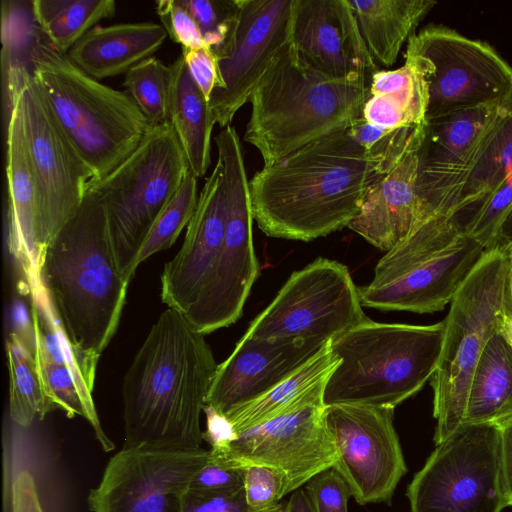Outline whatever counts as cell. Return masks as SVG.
I'll list each match as a JSON object with an SVG mask.
<instances>
[{"mask_svg":"<svg viewBox=\"0 0 512 512\" xmlns=\"http://www.w3.org/2000/svg\"><path fill=\"white\" fill-rule=\"evenodd\" d=\"M349 131L315 141L249 180L251 207L267 236L311 241L348 227L383 176Z\"/></svg>","mask_w":512,"mask_h":512,"instance_id":"1","label":"cell"},{"mask_svg":"<svg viewBox=\"0 0 512 512\" xmlns=\"http://www.w3.org/2000/svg\"><path fill=\"white\" fill-rule=\"evenodd\" d=\"M217 366L205 335L164 310L124 377V446L200 448L201 413Z\"/></svg>","mask_w":512,"mask_h":512,"instance_id":"2","label":"cell"},{"mask_svg":"<svg viewBox=\"0 0 512 512\" xmlns=\"http://www.w3.org/2000/svg\"><path fill=\"white\" fill-rule=\"evenodd\" d=\"M38 279L60 326L79 354L98 362L126 301L105 207L88 189L82 204L44 249Z\"/></svg>","mask_w":512,"mask_h":512,"instance_id":"3","label":"cell"},{"mask_svg":"<svg viewBox=\"0 0 512 512\" xmlns=\"http://www.w3.org/2000/svg\"><path fill=\"white\" fill-rule=\"evenodd\" d=\"M369 79L329 77L305 63L290 44L252 94L244 140L268 166L346 131L362 118Z\"/></svg>","mask_w":512,"mask_h":512,"instance_id":"4","label":"cell"},{"mask_svg":"<svg viewBox=\"0 0 512 512\" xmlns=\"http://www.w3.org/2000/svg\"><path fill=\"white\" fill-rule=\"evenodd\" d=\"M443 337V320L413 325L367 318L331 340L340 362L325 384L324 405L394 409L430 382Z\"/></svg>","mask_w":512,"mask_h":512,"instance_id":"5","label":"cell"},{"mask_svg":"<svg viewBox=\"0 0 512 512\" xmlns=\"http://www.w3.org/2000/svg\"><path fill=\"white\" fill-rule=\"evenodd\" d=\"M32 75L58 124L93 174L104 178L139 146L151 127L126 91L89 76L42 40Z\"/></svg>","mask_w":512,"mask_h":512,"instance_id":"6","label":"cell"},{"mask_svg":"<svg viewBox=\"0 0 512 512\" xmlns=\"http://www.w3.org/2000/svg\"><path fill=\"white\" fill-rule=\"evenodd\" d=\"M456 216L438 214L378 261L359 288L363 306L381 311H441L485 254Z\"/></svg>","mask_w":512,"mask_h":512,"instance_id":"7","label":"cell"},{"mask_svg":"<svg viewBox=\"0 0 512 512\" xmlns=\"http://www.w3.org/2000/svg\"><path fill=\"white\" fill-rule=\"evenodd\" d=\"M510 268L507 250L486 251L450 302L440 358L430 380L436 445L463 425L475 368L506 311Z\"/></svg>","mask_w":512,"mask_h":512,"instance_id":"8","label":"cell"},{"mask_svg":"<svg viewBox=\"0 0 512 512\" xmlns=\"http://www.w3.org/2000/svg\"><path fill=\"white\" fill-rule=\"evenodd\" d=\"M189 172L169 121L151 126L129 157L90 184L105 207L114 255L126 282L135 275L136 258L152 226Z\"/></svg>","mask_w":512,"mask_h":512,"instance_id":"9","label":"cell"},{"mask_svg":"<svg viewBox=\"0 0 512 512\" xmlns=\"http://www.w3.org/2000/svg\"><path fill=\"white\" fill-rule=\"evenodd\" d=\"M214 141L224 175L226 221L224 237L187 321L207 335L235 323L259 274L253 245V213L243 150L236 129L223 128Z\"/></svg>","mask_w":512,"mask_h":512,"instance_id":"10","label":"cell"},{"mask_svg":"<svg viewBox=\"0 0 512 512\" xmlns=\"http://www.w3.org/2000/svg\"><path fill=\"white\" fill-rule=\"evenodd\" d=\"M500 427L462 425L436 445L407 488L411 512H501L507 507Z\"/></svg>","mask_w":512,"mask_h":512,"instance_id":"11","label":"cell"},{"mask_svg":"<svg viewBox=\"0 0 512 512\" xmlns=\"http://www.w3.org/2000/svg\"><path fill=\"white\" fill-rule=\"evenodd\" d=\"M17 99L36 185V237L41 258L79 209L93 174L58 124L32 71L26 75Z\"/></svg>","mask_w":512,"mask_h":512,"instance_id":"12","label":"cell"},{"mask_svg":"<svg viewBox=\"0 0 512 512\" xmlns=\"http://www.w3.org/2000/svg\"><path fill=\"white\" fill-rule=\"evenodd\" d=\"M405 54L427 84V120L500 101L512 88V67L489 43L429 25L409 40Z\"/></svg>","mask_w":512,"mask_h":512,"instance_id":"13","label":"cell"},{"mask_svg":"<svg viewBox=\"0 0 512 512\" xmlns=\"http://www.w3.org/2000/svg\"><path fill=\"white\" fill-rule=\"evenodd\" d=\"M362 307L348 268L317 258L291 274L245 335L265 340H333L367 319Z\"/></svg>","mask_w":512,"mask_h":512,"instance_id":"14","label":"cell"},{"mask_svg":"<svg viewBox=\"0 0 512 512\" xmlns=\"http://www.w3.org/2000/svg\"><path fill=\"white\" fill-rule=\"evenodd\" d=\"M296 0H236L226 40L214 53L218 84L209 98L216 124L229 126L275 59L291 44Z\"/></svg>","mask_w":512,"mask_h":512,"instance_id":"15","label":"cell"},{"mask_svg":"<svg viewBox=\"0 0 512 512\" xmlns=\"http://www.w3.org/2000/svg\"><path fill=\"white\" fill-rule=\"evenodd\" d=\"M210 450L124 446L88 496L93 512H182V499Z\"/></svg>","mask_w":512,"mask_h":512,"instance_id":"16","label":"cell"},{"mask_svg":"<svg viewBox=\"0 0 512 512\" xmlns=\"http://www.w3.org/2000/svg\"><path fill=\"white\" fill-rule=\"evenodd\" d=\"M393 416L391 408L325 406V424L337 451L333 469L360 505L390 503L407 472Z\"/></svg>","mask_w":512,"mask_h":512,"instance_id":"17","label":"cell"},{"mask_svg":"<svg viewBox=\"0 0 512 512\" xmlns=\"http://www.w3.org/2000/svg\"><path fill=\"white\" fill-rule=\"evenodd\" d=\"M324 409L323 402L301 405L239 433L227 449L210 451L211 456L231 467L273 468L286 478L287 494L293 492L337 461Z\"/></svg>","mask_w":512,"mask_h":512,"instance_id":"18","label":"cell"},{"mask_svg":"<svg viewBox=\"0 0 512 512\" xmlns=\"http://www.w3.org/2000/svg\"><path fill=\"white\" fill-rule=\"evenodd\" d=\"M331 340L275 339L246 336L218 364L206 405L228 415L259 398L294 374Z\"/></svg>","mask_w":512,"mask_h":512,"instance_id":"19","label":"cell"},{"mask_svg":"<svg viewBox=\"0 0 512 512\" xmlns=\"http://www.w3.org/2000/svg\"><path fill=\"white\" fill-rule=\"evenodd\" d=\"M500 101L427 120L418 152L416 185L419 194L437 213L454 216L468 159Z\"/></svg>","mask_w":512,"mask_h":512,"instance_id":"20","label":"cell"},{"mask_svg":"<svg viewBox=\"0 0 512 512\" xmlns=\"http://www.w3.org/2000/svg\"><path fill=\"white\" fill-rule=\"evenodd\" d=\"M226 221L224 175L217 160L199 193L178 253L164 266L161 300L186 320L192 314L221 247Z\"/></svg>","mask_w":512,"mask_h":512,"instance_id":"21","label":"cell"},{"mask_svg":"<svg viewBox=\"0 0 512 512\" xmlns=\"http://www.w3.org/2000/svg\"><path fill=\"white\" fill-rule=\"evenodd\" d=\"M291 45L317 71L337 79L378 71L348 0H296Z\"/></svg>","mask_w":512,"mask_h":512,"instance_id":"22","label":"cell"},{"mask_svg":"<svg viewBox=\"0 0 512 512\" xmlns=\"http://www.w3.org/2000/svg\"><path fill=\"white\" fill-rule=\"evenodd\" d=\"M418 152L405 156L368 190L359 214L348 225L383 251L439 214L418 192Z\"/></svg>","mask_w":512,"mask_h":512,"instance_id":"23","label":"cell"},{"mask_svg":"<svg viewBox=\"0 0 512 512\" xmlns=\"http://www.w3.org/2000/svg\"><path fill=\"white\" fill-rule=\"evenodd\" d=\"M6 178L8 247L21 267L28 286H31L39 282L36 185L26 152L18 99L6 126Z\"/></svg>","mask_w":512,"mask_h":512,"instance_id":"24","label":"cell"},{"mask_svg":"<svg viewBox=\"0 0 512 512\" xmlns=\"http://www.w3.org/2000/svg\"><path fill=\"white\" fill-rule=\"evenodd\" d=\"M168 37L153 22L96 25L70 49L68 58L96 80L126 74L160 49Z\"/></svg>","mask_w":512,"mask_h":512,"instance_id":"25","label":"cell"},{"mask_svg":"<svg viewBox=\"0 0 512 512\" xmlns=\"http://www.w3.org/2000/svg\"><path fill=\"white\" fill-rule=\"evenodd\" d=\"M512 173V88L480 135L465 167L455 214L473 207Z\"/></svg>","mask_w":512,"mask_h":512,"instance_id":"26","label":"cell"},{"mask_svg":"<svg viewBox=\"0 0 512 512\" xmlns=\"http://www.w3.org/2000/svg\"><path fill=\"white\" fill-rule=\"evenodd\" d=\"M359 32L374 63L391 67L404 43L437 4L431 0L348 1Z\"/></svg>","mask_w":512,"mask_h":512,"instance_id":"27","label":"cell"},{"mask_svg":"<svg viewBox=\"0 0 512 512\" xmlns=\"http://www.w3.org/2000/svg\"><path fill=\"white\" fill-rule=\"evenodd\" d=\"M169 121L191 173L203 177L210 166L211 137L216 124L209 101L191 76L183 56L171 65Z\"/></svg>","mask_w":512,"mask_h":512,"instance_id":"28","label":"cell"},{"mask_svg":"<svg viewBox=\"0 0 512 512\" xmlns=\"http://www.w3.org/2000/svg\"><path fill=\"white\" fill-rule=\"evenodd\" d=\"M340 359L331 351V341L294 374L259 398L233 410L226 417L239 433L291 411L301 405L323 402L325 384Z\"/></svg>","mask_w":512,"mask_h":512,"instance_id":"29","label":"cell"},{"mask_svg":"<svg viewBox=\"0 0 512 512\" xmlns=\"http://www.w3.org/2000/svg\"><path fill=\"white\" fill-rule=\"evenodd\" d=\"M512 419V348L498 331L486 344L470 384L463 425L501 426Z\"/></svg>","mask_w":512,"mask_h":512,"instance_id":"30","label":"cell"},{"mask_svg":"<svg viewBox=\"0 0 512 512\" xmlns=\"http://www.w3.org/2000/svg\"><path fill=\"white\" fill-rule=\"evenodd\" d=\"M9 373V416L23 428L57 409L36 358L33 328L11 332L6 339Z\"/></svg>","mask_w":512,"mask_h":512,"instance_id":"31","label":"cell"},{"mask_svg":"<svg viewBox=\"0 0 512 512\" xmlns=\"http://www.w3.org/2000/svg\"><path fill=\"white\" fill-rule=\"evenodd\" d=\"M25 4L2 1L1 66L6 124L11 117L25 77L31 72L37 47L42 41V32L35 23L32 5L27 8L24 7Z\"/></svg>","mask_w":512,"mask_h":512,"instance_id":"32","label":"cell"},{"mask_svg":"<svg viewBox=\"0 0 512 512\" xmlns=\"http://www.w3.org/2000/svg\"><path fill=\"white\" fill-rule=\"evenodd\" d=\"M36 25L56 52L70 49L96 24L116 12L114 0H33Z\"/></svg>","mask_w":512,"mask_h":512,"instance_id":"33","label":"cell"},{"mask_svg":"<svg viewBox=\"0 0 512 512\" xmlns=\"http://www.w3.org/2000/svg\"><path fill=\"white\" fill-rule=\"evenodd\" d=\"M170 66L152 56L125 74L123 86L150 126L169 122Z\"/></svg>","mask_w":512,"mask_h":512,"instance_id":"34","label":"cell"},{"mask_svg":"<svg viewBox=\"0 0 512 512\" xmlns=\"http://www.w3.org/2000/svg\"><path fill=\"white\" fill-rule=\"evenodd\" d=\"M425 128H383L361 118L348 129L350 135L378 164L385 175L405 156L419 151Z\"/></svg>","mask_w":512,"mask_h":512,"instance_id":"35","label":"cell"},{"mask_svg":"<svg viewBox=\"0 0 512 512\" xmlns=\"http://www.w3.org/2000/svg\"><path fill=\"white\" fill-rule=\"evenodd\" d=\"M197 178L191 171L159 215L136 258L134 268L153 254L170 248L185 226H188L198 201Z\"/></svg>","mask_w":512,"mask_h":512,"instance_id":"36","label":"cell"},{"mask_svg":"<svg viewBox=\"0 0 512 512\" xmlns=\"http://www.w3.org/2000/svg\"><path fill=\"white\" fill-rule=\"evenodd\" d=\"M512 212V173L504 183L479 203L454 215L465 232L485 251L497 248L503 224Z\"/></svg>","mask_w":512,"mask_h":512,"instance_id":"37","label":"cell"},{"mask_svg":"<svg viewBox=\"0 0 512 512\" xmlns=\"http://www.w3.org/2000/svg\"><path fill=\"white\" fill-rule=\"evenodd\" d=\"M213 53L223 45L236 11V0H180Z\"/></svg>","mask_w":512,"mask_h":512,"instance_id":"38","label":"cell"},{"mask_svg":"<svg viewBox=\"0 0 512 512\" xmlns=\"http://www.w3.org/2000/svg\"><path fill=\"white\" fill-rule=\"evenodd\" d=\"M244 469L245 496L251 512L262 511L287 494L286 478L279 471L263 465H248Z\"/></svg>","mask_w":512,"mask_h":512,"instance_id":"39","label":"cell"},{"mask_svg":"<svg viewBox=\"0 0 512 512\" xmlns=\"http://www.w3.org/2000/svg\"><path fill=\"white\" fill-rule=\"evenodd\" d=\"M155 9L168 37L182 48H209L187 9L180 0H159Z\"/></svg>","mask_w":512,"mask_h":512,"instance_id":"40","label":"cell"},{"mask_svg":"<svg viewBox=\"0 0 512 512\" xmlns=\"http://www.w3.org/2000/svg\"><path fill=\"white\" fill-rule=\"evenodd\" d=\"M306 493L315 512H348L351 495L344 479L333 469H327L307 482Z\"/></svg>","mask_w":512,"mask_h":512,"instance_id":"41","label":"cell"},{"mask_svg":"<svg viewBox=\"0 0 512 512\" xmlns=\"http://www.w3.org/2000/svg\"><path fill=\"white\" fill-rule=\"evenodd\" d=\"M244 479V468L224 465L210 453L208 462L195 475L189 488L213 493H233L244 488Z\"/></svg>","mask_w":512,"mask_h":512,"instance_id":"42","label":"cell"},{"mask_svg":"<svg viewBox=\"0 0 512 512\" xmlns=\"http://www.w3.org/2000/svg\"><path fill=\"white\" fill-rule=\"evenodd\" d=\"M182 512H251L245 489L233 493H213L188 488L182 499Z\"/></svg>","mask_w":512,"mask_h":512,"instance_id":"43","label":"cell"},{"mask_svg":"<svg viewBox=\"0 0 512 512\" xmlns=\"http://www.w3.org/2000/svg\"><path fill=\"white\" fill-rule=\"evenodd\" d=\"M188 70L209 101L213 89L218 84L217 60L210 48H182Z\"/></svg>","mask_w":512,"mask_h":512,"instance_id":"44","label":"cell"},{"mask_svg":"<svg viewBox=\"0 0 512 512\" xmlns=\"http://www.w3.org/2000/svg\"><path fill=\"white\" fill-rule=\"evenodd\" d=\"M204 413L206 429L203 432V440L210 444L212 453H221L236 439L237 434L225 415L208 405L205 406Z\"/></svg>","mask_w":512,"mask_h":512,"instance_id":"45","label":"cell"},{"mask_svg":"<svg viewBox=\"0 0 512 512\" xmlns=\"http://www.w3.org/2000/svg\"><path fill=\"white\" fill-rule=\"evenodd\" d=\"M12 512H43L33 476L26 471L12 484Z\"/></svg>","mask_w":512,"mask_h":512,"instance_id":"46","label":"cell"},{"mask_svg":"<svg viewBox=\"0 0 512 512\" xmlns=\"http://www.w3.org/2000/svg\"><path fill=\"white\" fill-rule=\"evenodd\" d=\"M500 427L501 466L507 506H512V419Z\"/></svg>","mask_w":512,"mask_h":512,"instance_id":"47","label":"cell"},{"mask_svg":"<svg viewBox=\"0 0 512 512\" xmlns=\"http://www.w3.org/2000/svg\"><path fill=\"white\" fill-rule=\"evenodd\" d=\"M287 512H315L305 489L293 491L287 502Z\"/></svg>","mask_w":512,"mask_h":512,"instance_id":"48","label":"cell"},{"mask_svg":"<svg viewBox=\"0 0 512 512\" xmlns=\"http://www.w3.org/2000/svg\"><path fill=\"white\" fill-rule=\"evenodd\" d=\"M512 247V212L507 217L500 232L497 248L508 250Z\"/></svg>","mask_w":512,"mask_h":512,"instance_id":"49","label":"cell"},{"mask_svg":"<svg viewBox=\"0 0 512 512\" xmlns=\"http://www.w3.org/2000/svg\"><path fill=\"white\" fill-rule=\"evenodd\" d=\"M499 331L503 334V336L506 338V340L508 341L512 348V316L508 312L507 306L500 324Z\"/></svg>","mask_w":512,"mask_h":512,"instance_id":"50","label":"cell"},{"mask_svg":"<svg viewBox=\"0 0 512 512\" xmlns=\"http://www.w3.org/2000/svg\"><path fill=\"white\" fill-rule=\"evenodd\" d=\"M509 256H510V254H509ZM510 261H511V268H510V275H509L507 309H508V312L512 316V257L511 256H510Z\"/></svg>","mask_w":512,"mask_h":512,"instance_id":"51","label":"cell"},{"mask_svg":"<svg viewBox=\"0 0 512 512\" xmlns=\"http://www.w3.org/2000/svg\"><path fill=\"white\" fill-rule=\"evenodd\" d=\"M259 512H287V503H276Z\"/></svg>","mask_w":512,"mask_h":512,"instance_id":"52","label":"cell"},{"mask_svg":"<svg viewBox=\"0 0 512 512\" xmlns=\"http://www.w3.org/2000/svg\"><path fill=\"white\" fill-rule=\"evenodd\" d=\"M507 251L509 252L510 256L512 257V247H510Z\"/></svg>","mask_w":512,"mask_h":512,"instance_id":"53","label":"cell"}]
</instances>
